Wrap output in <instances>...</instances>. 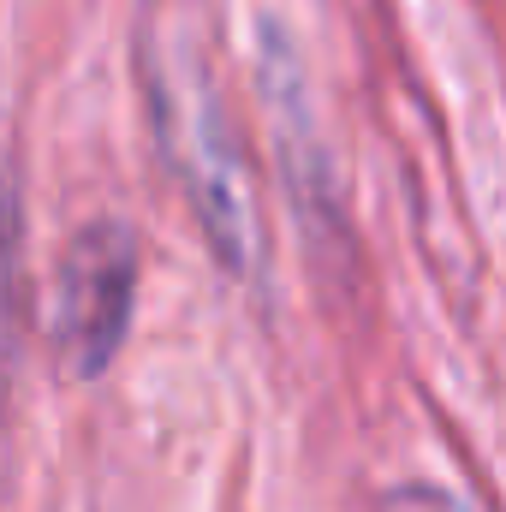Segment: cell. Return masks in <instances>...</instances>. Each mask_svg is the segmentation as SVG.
Wrapping results in <instances>:
<instances>
[{
	"label": "cell",
	"mask_w": 506,
	"mask_h": 512,
	"mask_svg": "<svg viewBox=\"0 0 506 512\" xmlns=\"http://www.w3.org/2000/svg\"><path fill=\"white\" fill-rule=\"evenodd\" d=\"M149 108H155L161 155H167L203 239L215 245L227 274H251L262 256V215H256V191L245 173V143H239L233 120L221 114V96H215L203 60L185 48L149 54Z\"/></svg>",
	"instance_id": "obj_1"
},
{
	"label": "cell",
	"mask_w": 506,
	"mask_h": 512,
	"mask_svg": "<svg viewBox=\"0 0 506 512\" xmlns=\"http://www.w3.org/2000/svg\"><path fill=\"white\" fill-rule=\"evenodd\" d=\"M137 268H143L137 233L114 215L84 221L60 245L48 310H42V340L66 382H96L114 370L131 334V310H137Z\"/></svg>",
	"instance_id": "obj_2"
},
{
	"label": "cell",
	"mask_w": 506,
	"mask_h": 512,
	"mask_svg": "<svg viewBox=\"0 0 506 512\" xmlns=\"http://www.w3.org/2000/svg\"><path fill=\"white\" fill-rule=\"evenodd\" d=\"M381 512H471V507L441 483H399L393 495H381Z\"/></svg>",
	"instance_id": "obj_3"
}]
</instances>
